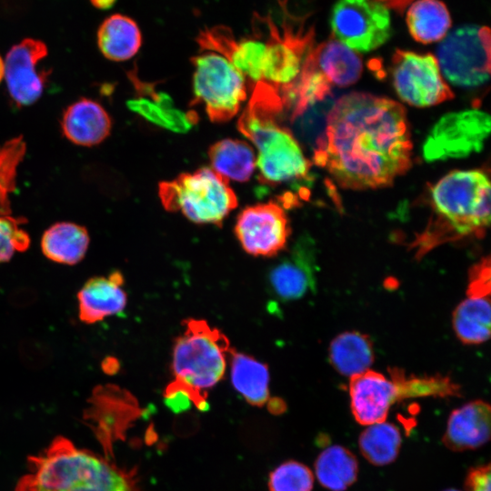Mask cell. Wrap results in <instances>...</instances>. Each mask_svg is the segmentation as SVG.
Here are the masks:
<instances>
[{
  "label": "cell",
  "instance_id": "1",
  "mask_svg": "<svg viewBox=\"0 0 491 491\" xmlns=\"http://www.w3.org/2000/svg\"><path fill=\"white\" fill-rule=\"evenodd\" d=\"M412 142L406 109L365 93L340 97L316 139L313 160L343 188L391 185L411 166Z\"/></svg>",
  "mask_w": 491,
  "mask_h": 491
},
{
  "label": "cell",
  "instance_id": "2",
  "mask_svg": "<svg viewBox=\"0 0 491 491\" xmlns=\"http://www.w3.org/2000/svg\"><path fill=\"white\" fill-rule=\"evenodd\" d=\"M15 491H140L135 470L117 466L58 436L29 456Z\"/></svg>",
  "mask_w": 491,
  "mask_h": 491
},
{
  "label": "cell",
  "instance_id": "3",
  "mask_svg": "<svg viewBox=\"0 0 491 491\" xmlns=\"http://www.w3.org/2000/svg\"><path fill=\"white\" fill-rule=\"evenodd\" d=\"M431 218L413 247L421 257L435 246L482 237L490 222V183L480 170H456L430 188Z\"/></svg>",
  "mask_w": 491,
  "mask_h": 491
},
{
  "label": "cell",
  "instance_id": "4",
  "mask_svg": "<svg viewBox=\"0 0 491 491\" xmlns=\"http://www.w3.org/2000/svg\"><path fill=\"white\" fill-rule=\"evenodd\" d=\"M284 109L279 92L260 81L253 85L250 100L237 122L239 132L257 148L259 182L270 186L303 179L310 168L293 133L278 122Z\"/></svg>",
  "mask_w": 491,
  "mask_h": 491
},
{
  "label": "cell",
  "instance_id": "5",
  "mask_svg": "<svg viewBox=\"0 0 491 491\" xmlns=\"http://www.w3.org/2000/svg\"><path fill=\"white\" fill-rule=\"evenodd\" d=\"M175 339L170 384L183 390L198 409H206L207 391L224 376L232 349L228 338L202 319L189 318Z\"/></svg>",
  "mask_w": 491,
  "mask_h": 491
},
{
  "label": "cell",
  "instance_id": "6",
  "mask_svg": "<svg viewBox=\"0 0 491 491\" xmlns=\"http://www.w3.org/2000/svg\"><path fill=\"white\" fill-rule=\"evenodd\" d=\"M158 195L165 210L181 212L188 220L200 225L221 226L237 205L228 180L209 167L161 182Z\"/></svg>",
  "mask_w": 491,
  "mask_h": 491
},
{
  "label": "cell",
  "instance_id": "7",
  "mask_svg": "<svg viewBox=\"0 0 491 491\" xmlns=\"http://www.w3.org/2000/svg\"><path fill=\"white\" fill-rule=\"evenodd\" d=\"M194 99L203 104L212 122L232 119L247 95L246 79L227 59L207 52L191 58Z\"/></svg>",
  "mask_w": 491,
  "mask_h": 491
},
{
  "label": "cell",
  "instance_id": "8",
  "mask_svg": "<svg viewBox=\"0 0 491 491\" xmlns=\"http://www.w3.org/2000/svg\"><path fill=\"white\" fill-rule=\"evenodd\" d=\"M440 71L453 85L476 87L490 75V30L465 25L447 34L436 49Z\"/></svg>",
  "mask_w": 491,
  "mask_h": 491
},
{
  "label": "cell",
  "instance_id": "9",
  "mask_svg": "<svg viewBox=\"0 0 491 491\" xmlns=\"http://www.w3.org/2000/svg\"><path fill=\"white\" fill-rule=\"evenodd\" d=\"M330 26L336 40L361 53L378 48L392 35L390 12L377 0H337Z\"/></svg>",
  "mask_w": 491,
  "mask_h": 491
},
{
  "label": "cell",
  "instance_id": "10",
  "mask_svg": "<svg viewBox=\"0 0 491 491\" xmlns=\"http://www.w3.org/2000/svg\"><path fill=\"white\" fill-rule=\"evenodd\" d=\"M268 27V39L263 61V81L274 86L283 103L296 86L305 63L313 48V34L294 30L284 24L280 30L270 17H261Z\"/></svg>",
  "mask_w": 491,
  "mask_h": 491
},
{
  "label": "cell",
  "instance_id": "11",
  "mask_svg": "<svg viewBox=\"0 0 491 491\" xmlns=\"http://www.w3.org/2000/svg\"><path fill=\"white\" fill-rule=\"evenodd\" d=\"M391 75L396 94L410 105L426 107L454 97L431 54L396 50Z\"/></svg>",
  "mask_w": 491,
  "mask_h": 491
},
{
  "label": "cell",
  "instance_id": "12",
  "mask_svg": "<svg viewBox=\"0 0 491 491\" xmlns=\"http://www.w3.org/2000/svg\"><path fill=\"white\" fill-rule=\"evenodd\" d=\"M490 127V116L478 109L447 114L435 125L426 139L424 158L433 162L479 152Z\"/></svg>",
  "mask_w": 491,
  "mask_h": 491
},
{
  "label": "cell",
  "instance_id": "13",
  "mask_svg": "<svg viewBox=\"0 0 491 491\" xmlns=\"http://www.w3.org/2000/svg\"><path fill=\"white\" fill-rule=\"evenodd\" d=\"M290 232L285 210L272 201L243 209L235 226L241 246L254 256H276L285 249Z\"/></svg>",
  "mask_w": 491,
  "mask_h": 491
},
{
  "label": "cell",
  "instance_id": "14",
  "mask_svg": "<svg viewBox=\"0 0 491 491\" xmlns=\"http://www.w3.org/2000/svg\"><path fill=\"white\" fill-rule=\"evenodd\" d=\"M47 55L40 40L26 38L15 45L4 61V78L8 94L18 106L35 104L43 95L47 71H38V63Z\"/></svg>",
  "mask_w": 491,
  "mask_h": 491
},
{
  "label": "cell",
  "instance_id": "15",
  "mask_svg": "<svg viewBox=\"0 0 491 491\" xmlns=\"http://www.w3.org/2000/svg\"><path fill=\"white\" fill-rule=\"evenodd\" d=\"M201 50L215 52L227 59L246 81H263L262 68L266 42L258 37L237 40L225 25H215L201 30L195 38Z\"/></svg>",
  "mask_w": 491,
  "mask_h": 491
},
{
  "label": "cell",
  "instance_id": "16",
  "mask_svg": "<svg viewBox=\"0 0 491 491\" xmlns=\"http://www.w3.org/2000/svg\"><path fill=\"white\" fill-rule=\"evenodd\" d=\"M316 255L309 238H301L268 274L273 295L282 302L297 300L316 286Z\"/></svg>",
  "mask_w": 491,
  "mask_h": 491
},
{
  "label": "cell",
  "instance_id": "17",
  "mask_svg": "<svg viewBox=\"0 0 491 491\" xmlns=\"http://www.w3.org/2000/svg\"><path fill=\"white\" fill-rule=\"evenodd\" d=\"M349 395L352 414L364 426L386 421L392 405L401 399L397 383L374 370L351 376Z\"/></svg>",
  "mask_w": 491,
  "mask_h": 491
},
{
  "label": "cell",
  "instance_id": "18",
  "mask_svg": "<svg viewBox=\"0 0 491 491\" xmlns=\"http://www.w3.org/2000/svg\"><path fill=\"white\" fill-rule=\"evenodd\" d=\"M138 96L129 99L126 106L155 125L175 132L186 133L198 121L195 111L184 112L175 107L172 98L157 92L153 84L141 82L135 71L127 73Z\"/></svg>",
  "mask_w": 491,
  "mask_h": 491
},
{
  "label": "cell",
  "instance_id": "19",
  "mask_svg": "<svg viewBox=\"0 0 491 491\" xmlns=\"http://www.w3.org/2000/svg\"><path fill=\"white\" fill-rule=\"evenodd\" d=\"M124 277L118 271L87 280L77 294L82 322L95 324L122 312L127 303Z\"/></svg>",
  "mask_w": 491,
  "mask_h": 491
},
{
  "label": "cell",
  "instance_id": "20",
  "mask_svg": "<svg viewBox=\"0 0 491 491\" xmlns=\"http://www.w3.org/2000/svg\"><path fill=\"white\" fill-rule=\"evenodd\" d=\"M61 129L71 143L89 147L107 138L112 129V120L100 103L82 97L64 111Z\"/></svg>",
  "mask_w": 491,
  "mask_h": 491
},
{
  "label": "cell",
  "instance_id": "21",
  "mask_svg": "<svg viewBox=\"0 0 491 491\" xmlns=\"http://www.w3.org/2000/svg\"><path fill=\"white\" fill-rule=\"evenodd\" d=\"M490 406L483 400H474L455 409L449 416L445 446L453 451L476 449L490 438Z\"/></svg>",
  "mask_w": 491,
  "mask_h": 491
},
{
  "label": "cell",
  "instance_id": "22",
  "mask_svg": "<svg viewBox=\"0 0 491 491\" xmlns=\"http://www.w3.org/2000/svg\"><path fill=\"white\" fill-rule=\"evenodd\" d=\"M306 62L331 85L348 86L356 83L363 71L357 53L336 39H330L313 47Z\"/></svg>",
  "mask_w": 491,
  "mask_h": 491
},
{
  "label": "cell",
  "instance_id": "23",
  "mask_svg": "<svg viewBox=\"0 0 491 491\" xmlns=\"http://www.w3.org/2000/svg\"><path fill=\"white\" fill-rule=\"evenodd\" d=\"M89 242V234L85 226L72 222H57L44 232L41 249L49 260L72 266L85 257Z\"/></svg>",
  "mask_w": 491,
  "mask_h": 491
},
{
  "label": "cell",
  "instance_id": "24",
  "mask_svg": "<svg viewBox=\"0 0 491 491\" xmlns=\"http://www.w3.org/2000/svg\"><path fill=\"white\" fill-rule=\"evenodd\" d=\"M97 45L103 55L115 62L133 57L142 45V35L137 24L120 14L107 17L97 32Z\"/></svg>",
  "mask_w": 491,
  "mask_h": 491
},
{
  "label": "cell",
  "instance_id": "25",
  "mask_svg": "<svg viewBox=\"0 0 491 491\" xmlns=\"http://www.w3.org/2000/svg\"><path fill=\"white\" fill-rule=\"evenodd\" d=\"M231 381L235 389L256 406L269 399V371L266 364L232 348L230 353Z\"/></svg>",
  "mask_w": 491,
  "mask_h": 491
},
{
  "label": "cell",
  "instance_id": "26",
  "mask_svg": "<svg viewBox=\"0 0 491 491\" xmlns=\"http://www.w3.org/2000/svg\"><path fill=\"white\" fill-rule=\"evenodd\" d=\"M329 358L338 373L351 377L369 370L375 360L373 344L365 334L344 332L331 342Z\"/></svg>",
  "mask_w": 491,
  "mask_h": 491
},
{
  "label": "cell",
  "instance_id": "27",
  "mask_svg": "<svg viewBox=\"0 0 491 491\" xmlns=\"http://www.w3.org/2000/svg\"><path fill=\"white\" fill-rule=\"evenodd\" d=\"M406 24L416 41L430 44L441 41L447 35L452 21L441 0H416L406 12Z\"/></svg>",
  "mask_w": 491,
  "mask_h": 491
},
{
  "label": "cell",
  "instance_id": "28",
  "mask_svg": "<svg viewBox=\"0 0 491 491\" xmlns=\"http://www.w3.org/2000/svg\"><path fill=\"white\" fill-rule=\"evenodd\" d=\"M208 156L213 170L227 180L246 182L256 168L253 147L239 139L217 141L209 147Z\"/></svg>",
  "mask_w": 491,
  "mask_h": 491
},
{
  "label": "cell",
  "instance_id": "29",
  "mask_svg": "<svg viewBox=\"0 0 491 491\" xmlns=\"http://www.w3.org/2000/svg\"><path fill=\"white\" fill-rule=\"evenodd\" d=\"M490 297L467 296L454 311L455 333L464 344H482L490 336Z\"/></svg>",
  "mask_w": 491,
  "mask_h": 491
},
{
  "label": "cell",
  "instance_id": "30",
  "mask_svg": "<svg viewBox=\"0 0 491 491\" xmlns=\"http://www.w3.org/2000/svg\"><path fill=\"white\" fill-rule=\"evenodd\" d=\"M315 471L324 487L331 491H345L357 478L358 463L347 448L332 446L317 456Z\"/></svg>",
  "mask_w": 491,
  "mask_h": 491
},
{
  "label": "cell",
  "instance_id": "31",
  "mask_svg": "<svg viewBox=\"0 0 491 491\" xmlns=\"http://www.w3.org/2000/svg\"><path fill=\"white\" fill-rule=\"evenodd\" d=\"M401 442L399 429L386 421L368 426L358 440L363 456L376 466L394 462L398 456Z\"/></svg>",
  "mask_w": 491,
  "mask_h": 491
},
{
  "label": "cell",
  "instance_id": "32",
  "mask_svg": "<svg viewBox=\"0 0 491 491\" xmlns=\"http://www.w3.org/2000/svg\"><path fill=\"white\" fill-rule=\"evenodd\" d=\"M390 376L400 390L401 399L416 396H446L458 395L459 386L447 376L440 375L416 376L406 375L399 368H390Z\"/></svg>",
  "mask_w": 491,
  "mask_h": 491
},
{
  "label": "cell",
  "instance_id": "33",
  "mask_svg": "<svg viewBox=\"0 0 491 491\" xmlns=\"http://www.w3.org/2000/svg\"><path fill=\"white\" fill-rule=\"evenodd\" d=\"M25 150L22 135L0 145V212L12 213L9 195L15 190L17 167Z\"/></svg>",
  "mask_w": 491,
  "mask_h": 491
},
{
  "label": "cell",
  "instance_id": "34",
  "mask_svg": "<svg viewBox=\"0 0 491 491\" xmlns=\"http://www.w3.org/2000/svg\"><path fill=\"white\" fill-rule=\"evenodd\" d=\"M314 476L304 464L286 461L270 472L269 491H312Z\"/></svg>",
  "mask_w": 491,
  "mask_h": 491
},
{
  "label": "cell",
  "instance_id": "35",
  "mask_svg": "<svg viewBox=\"0 0 491 491\" xmlns=\"http://www.w3.org/2000/svg\"><path fill=\"white\" fill-rule=\"evenodd\" d=\"M25 220L0 212V263L10 260L16 252L25 251L30 237L22 225Z\"/></svg>",
  "mask_w": 491,
  "mask_h": 491
},
{
  "label": "cell",
  "instance_id": "36",
  "mask_svg": "<svg viewBox=\"0 0 491 491\" xmlns=\"http://www.w3.org/2000/svg\"><path fill=\"white\" fill-rule=\"evenodd\" d=\"M490 258H482L469 270V281L467 296H490Z\"/></svg>",
  "mask_w": 491,
  "mask_h": 491
},
{
  "label": "cell",
  "instance_id": "37",
  "mask_svg": "<svg viewBox=\"0 0 491 491\" xmlns=\"http://www.w3.org/2000/svg\"><path fill=\"white\" fill-rule=\"evenodd\" d=\"M490 464L468 470L465 486L466 491H490Z\"/></svg>",
  "mask_w": 491,
  "mask_h": 491
},
{
  "label": "cell",
  "instance_id": "38",
  "mask_svg": "<svg viewBox=\"0 0 491 491\" xmlns=\"http://www.w3.org/2000/svg\"><path fill=\"white\" fill-rule=\"evenodd\" d=\"M91 4L99 9H108L114 5L116 0H90Z\"/></svg>",
  "mask_w": 491,
  "mask_h": 491
},
{
  "label": "cell",
  "instance_id": "39",
  "mask_svg": "<svg viewBox=\"0 0 491 491\" xmlns=\"http://www.w3.org/2000/svg\"><path fill=\"white\" fill-rule=\"evenodd\" d=\"M4 78V60L0 55V83Z\"/></svg>",
  "mask_w": 491,
  "mask_h": 491
},
{
  "label": "cell",
  "instance_id": "40",
  "mask_svg": "<svg viewBox=\"0 0 491 491\" xmlns=\"http://www.w3.org/2000/svg\"><path fill=\"white\" fill-rule=\"evenodd\" d=\"M444 491H459L457 489H446V490H444Z\"/></svg>",
  "mask_w": 491,
  "mask_h": 491
}]
</instances>
